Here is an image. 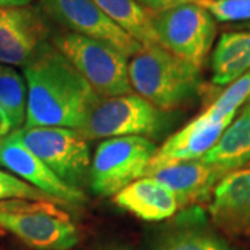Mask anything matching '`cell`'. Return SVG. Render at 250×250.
<instances>
[{
	"mask_svg": "<svg viewBox=\"0 0 250 250\" xmlns=\"http://www.w3.org/2000/svg\"><path fill=\"white\" fill-rule=\"evenodd\" d=\"M27 83L25 125L78 129L98 93L53 43L41 46L22 65Z\"/></svg>",
	"mask_w": 250,
	"mask_h": 250,
	"instance_id": "6da1fadb",
	"label": "cell"
},
{
	"mask_svg": "<svg viewBox=\"0 0 250 250\" xmlns=\"http://www.w3.org/2000/svg\"><path fill=\"white\" fill-rule=\"evenodd\" d=\"M132 90L160 111L182 107L202 89V70L160 45L143 46L128 62Z\"/></svg>",
	"mask_w": 250,
	"mask_h": 250,
	"instance_id": "7a4b0ae2",
	"label": "cell"
},
{
	"mask_svg": "<svg viewBox=\"0 0 250 250\" xmlns=\"http://www.w3.org/2000/svg\"><path fill=\"white\" fill-rule=\"evenodd\" d=\"M0 228L36 250H71L80 242L70 214L49 202H0Z\"/></svg>",
	"mask_w": 250,
	"mask_h": 250,
	"instance_id": "3957f363",
	"label": "cell"
},
{
	"mask_svg": "<svg viewBox=\"0 0 250 250\" xmlns=\"http://www.w3.org/2000/svg\"><path fill=\"white\" fill-rule=\"evenodd\" d=\"M21 143L67 185L82 190L89 179L90 150L78 129L62 126H22L9 135Z\"/></svg>",
	"mask_w": 250,
	"mask_h": 250,
	"instance_id": "277c9868",
	"label": "cell"
},
{
	"mask_svg": "<svg viewBox=\"0 0 250 250\" xmlns=\"http://www.w3.org/2000/svg\"><path fill=\"white\" fill-rule=\"evenodd\" d=\"M53 46L88 81L100 98H114L134 93L128 59L110 46L77 34L53 36Z\"/></svg>",
	"mask_w": 250,
	"mask_h": 250,
	"instance_id": "5b68a950",
	"label": "cell"
},
{
	"mask_svg": "<svg viewBox=\"0 0 250 250\" xmlns=\"http://www.w3.org/2000/svg\"><path fill=\"white\" fill-rule=\"evenodd\" d=\"M157 43L177 57L203 68L217 36V21L197 1L150 13Z\"/></svg>",
	"mask_w": 250,
	"mask_h": 250,
	"instance_id": "8992f818",
	"label": "cell"
},
{
	"mask_svg": "<svg viewBox=\"0 0 250 250\" xmlns=\"http://www.w3.org/2000/svg\"><path fill=\"white\" fill-rule=\"evenodd\" d=\"M157 145L145 136H120L99 143L90 161L89 184L98 196H114L142 178Z\"/></svg>",
	"mask_w": 250,
	"mask_h": 250,
	"instance_id": "52a82bcc",
	"label": "cell"
},
{
	"mask_svg": "<svg viewBox=\"0 0 250 250\" xmlns=\"http://www.w3.org/2000/svg\"><path fill=\"white\" fill-rule=\"evenodd\" d=\"M163 111L136 93L99 98L78 128L86 139L154 136L163 128Z\"/></svg>",
	"mask_w": 250,
	"mask_h": 250,
	"instance_id": "ba28073f",
	"label": "cell"
},
{
	"mask_svg": "<svg viewBox=\"0 0 250 250\" xmlns=\"http://www.w3.org/2000/svg\"><path fill=\"white\" fill-rule=\"evenodd\" d=\"M46 17L52 18L71 34L82 35L116 49L131 59L143 45L108 18L93 0H39Z\"/></svg>",
	"mask_w": 250,
	"mask_h": 250,
	"instance_id": "9c48e42d",
	"label": "cell"
},
{
	"mask_svg": "<svg viewBox=\"0 0 250 250\" xmlns=\"http://www.w3.org/2000/svg\"><path fill=\"white\" fill-rule=\"evenodd\" d=\"M50 28L41 7L0 9V64L24 65L47 42Z\"/></svg>",
	"mask_w": 250,
	"mask_h": 250,
	"instance_id": "30bf717a",
	"label": "cell"
},
{
	"mask_svg": "<svg viewBox=\"0 0 250 250\" xmlns=\"http://www.w3.org/2000/svg\"><path fill=\"white\" fill-rule=\"evenodd\" d=\"M232 120L233 117L221 118L206 108L205 113L189 121L157 147L143 177L166 166L200 160L217 143Z\"/></svg>",
	"mask_w": 250,
	"mask_h": 250,
	"instance_id": "8fae6325",
	"label": "cell"
},
{
	"mask_svg": "<svg viewBox=\"0 0 250 250\" xmlns=\"http://www.w3.org/2000/svg\"><path fill=\"white\" fill-rule=\"evenodd\" d=\"M0 166L6 167L31 187L57 199L64 206L71 207L85 202L82 190L67 185L34 153L9 136L0 145Z\"/></svg>",
	"mask_w": 250,
	"mask_h": 250,
	"instance_id": "7c38bea8",
	"label": "cell"
},
{
	"mask_svg": "<svg viewBox=\"0 0 250 250\" xmlns=\"http://www.w3.org/2000/svg\"><path fill=\"white\" fill-rule=\"evenodd\" d=\"M208 214L228 236L250 233V168L227 174L211 193Z\"/></svg>",
	"mask_w": 250,
	"mask_h": 250,
	"instance_id": "4fadbf2b",
	"label": "cell"
},
{
	"mask_svg": "<svg viewBox=\"0 0 250 250\" xmlns=\"http://www.w3.org/2000/svg\"><path fill=\"white\" fill-rule=\"evenodd\" d=\"M227 174L202 160L184 161L152 171L150 177L170 189L178 202L179 208H189L207 202L215 185Z\"/></svg>",
	"mask_w": 250,
	"mask_h": 250,
	"instance_id": "5bb4252c",
	"label": "cell"
},
{
	"mask_svg": "<svg viewBox=\"0 0 250 250\" xmlns=\"http://www.w3.org/2000/svg\"><path fill=\"white\" fill-rule=\"evenodd\" d=\"M113 202L129 214L143 221H164L179 210L170 189L150 177H142L114 195Z\"/></svg>",
	"mask_w": 250,
	"mask_h": 250,
	"instance_id": "9a60e30c",
	"label": "cell"
},
{
	"mask_svg": "<svg viewBox=\"0 0 250 250\" xmlns=\"http://www.w3.org/2000/svg\"><path fill=\"white\" fill-rule=\"evenodd\" d=\"M150 250H233L227 242L208 231L200 208L190 211L153 238Z\"/></svg>",
	"mask_w": 250,
	"mask_h": 250,
	"instance_id": "2e32d148",
	"label": "cell"
},
{
	"mask_svg": "<svg viewBox=\"0 0 250 250\" xmlns=\"http://www.w3.org/2000/svg\"><path fill=\"white\" fill-rule=\"evenodd\" d=\"M200 160L225 174L250 164V104L225 128L214 146Z\"/></svg>",
	"mask_w": 250,
	"mask_h": 250,
	"instance_id": "e0dca14e",
	"label": "cell"
},
{
	"mask_svg": "<svg viewBox=\"0 0 250 250\" xmlns=\"http://www.w3.org/2000/svg\"><path fill=\"white\" fill-rule=\"evenodd\" d=\"M250 71V32H224L211 56V81L229 85Z\"/></svg>",
	"mask_w": 250,
	"mask_h": 250,
	"instance_id": "ac0fdd59",
	"label": "cell"
},
{
	"mask_svg": "<svg viewBox=\"0 0 250 250\" xmlns=\"http://www.w3.org/2000/svg\"><path fill=\"white\" fill-rule=\"evenodd\" d=\"M93 3L143 46L159 45L150 13L135 0H93Z\"/></svg>",
	"mask_w": 250,
	"mask_h": 250,
	"instance_id": "d6986e66",
	"label": "cell"
},
{
	"mask_svg": "<svg viewBox=\"0 0 250 250\" xmlns=\"http://www.w3.org/2000/svg\"><path fill=\"white\" fill-rule=\"evenodd\" d=\"M0 108L7 117L13 132L25 124L27 83L14 67L6 64H0Z\"/></svg>",
	"mask_w": 250,
	"mask_h": 250,
	"instance_id": "ffe728a7",
	"label": "cell"
},
{
	"mask_svg": "<svg viewBox=\"0 0 250 250\" xmlns=\"http://www.w3.org/2000/svg\"><path fill=\"white\" fill-rule=\"evenodd\" d=\"M250 95V71L242 75L241 78L233 81L223 93L215 99L207 110L215 116L225 118V117H235L236 110L248 100Z\"/></svg>",
	"mask_w": 250,
	"mask_h": 250,
	"instance_id": "44dd1931",
	"label": "cell"
},
{
	"mask_svg": "<svg viewBox=\"0 0 250 250\" xmlns=\"http://www.w3.org/2000/svg\"><path fill=\"white\" fill-rule=\"evenodd\" d=\"M4 200H34V202H49V203L64 206L57 199L31 187L29 184L16 177L14 174L0 170V202Z\"/></svg>",
	"mask_w": 250,
	"mask_h": 250,
	"instance_id": "7402d4cb",
	"label": "cell"
},
{
	"mask_svg": "<svg viewBox=\"0 0 250 250\" xmlns=\"http://www.w3.org/2000/svg\"><path fill=\"white\" fill-rule=\"evenodd\" d=\"M215 21L241 22L250 21V0H197Z\"/></svg>",
	"mask_w": 250,
	"mask_h": 250,
	"instance_id": "603a6c76",
	"label": "cell"
},
{
	"mask_svg": "<svg viewBox=\"0 0 250 250\" xmlns=\"http://www.w3.org/2000/svg\"><path fill=\"white\" fill-rule=\"evenodd\" d=\"M149 13H161L164 10L172 9L185 3H195L197 0H135Z\"/></svg>",
	"mask_w": 250,
	"mask_h": 250,
	"instance_id": "cb8c5ba5",
	"label": "cell"
},
{
	"mask_svg": "<svg viewBox=\"0 0 250 250\" xmlns=\"http://www.w3.org/2000/svg\"><path fill=\"white\" fill-rule=\"evenodd\" d=\"M11 126H10L9 120L6 114L3 113V110L0 108V145L7 139V136L11 134Z\"/></svg>",
	"mask_w": 250,
	"mask_h": 250,
	"instance_id": "d4e9b609",
	"label": "cell"
},
{
	"mask_svg": "<svg viewBox=\"0 0 250 250\" xmlns=\"http://www.w3.org/2000/svg\"><path fill=\"white\" fill-rule=\"evenodd\" d=\"M32 0H0V9H10V7H22L31 4Z\"/></svg>",
	"mask_w": 250,
	"mask_h": 250,
	"instance_id": "484cf974",
	"label": "cell"
},
{
	"mask_svg": "<svg viewBox=\"0 0 250 250\" xmlns=\"http://www.w3.org/2000/svg\"><path fill=\"white\" fill-rule=\"evenodd\" d=\"M100 250H129L126 248H106V249H100Z\"/></svg>",
	"mask_w": 250,
	"mask_h": 250,
	"instance_id": "4316f807",
	"label": "cell"
},
{
	"mask_svg": "<svg viewBox=\"0 0 250 250\" xmlns=\"http://www.w3.org/2000/svg\"><path fill=\"white\" fill-rule=\"evenodd\" d=\"M248 102H249V104H250V95H249V98H248Z\"/></svg>",
	"mask_w": 250,
	"mask_h": 250,
	"instance_id": "83f0119b",
	"label": "cell"
}]
</instances>
